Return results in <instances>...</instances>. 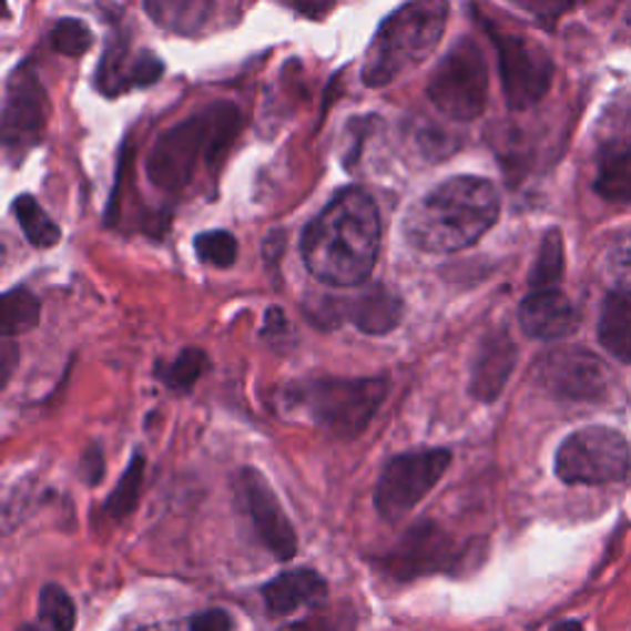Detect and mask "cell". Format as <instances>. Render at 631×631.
Returning a JSON list of instances; mask_svg holds the SVG:
<instances>
[{
    "instance_id": "cell-27",
    "label": "cell",
    "mask_w": 631,
    "mask_h": 631,
    "mask_svg": "<svg viewBox=\"0 0 631 631\" xmlns=\"http://www.w3.org/2000/svg\"><path fill=\"white\" fill-rule=\"evenodd\" d=\"M141 481H143V457H141V454H136V457L131 459L124 476H121V484L116 486L114 493L109 496L104 511L112 516L114 520H121V518L134 511L136 503H139Z\"/></svg>"
},
{
    "instance_id": "cell-24",
    "label": "cell",
    "mask_w": 631,
    "mask_h": 631,
    "mask_svg": "<svg viewBox=\"0 0 631 631\" xmlns=\"http://www.w3.org/2000/svg\"><path fill=\"white\" fill-rule=\"evenodd\" d=\"M207 356L201 348H185L173 363H159L156 375L175 393L193 390V385L203 378L207 370Z\"/></svg>"
},
{
    "instance_id": "cell-26",
    "label": "cell",
    "mask_w": 631,
    "mask_h": 631,
    "mask_svg": "<svg viewBox=\"0 0 631 631\" xmlns=\"http://www.w3.org/2000/svg\"><path fill=\"white\" fill-rule=\"evenodd\" d=\"M38 619L42 631H72L74 629V604L70 594L60 584H45L40 590Z\"/></svg>"
},
{
    "instance_id": "cell-12",
    "label": "cell",
    "mask_w": 631,
    "mask_h": 631,
    "mask_svg": "<svg viewBox=\"0 0 631 631\" xmlns=\"http://www.w3.org/2000/svg\"><path fill=\"white\" fill-rule=\"evenodd\" d=\"M240 496L264 546L279 560H292L298 548L296 530L267 479L259 471L245 469L240 474Z\"/></svg>"
},
{
    "instance_id": "cell-34",
    "label": "cell",
    "mask_w": 631,
    "mask_h": 631,
    "mask_svg": "<svg viewBox=\"0 0 631 631\" xmlns=\"http://www.w3.org/2000/svg\"><path fill=\"white\" fill-rule=\"evenodd\" d=\"M302 631H340V624L328 622V619H316V622L314 619H308V624L302 627ZM346 631H350V627Z\"/></svg>"
},
{
    "instance_id": "cell-17",
    "label": "cell",
    "mask_w": 631,
    "mask_h": 631,
    "mask_svg": "<svg viewBox=\"0 0 631 631\" xmlns=\"http://www.w3.org/2000/svg\"><path fill=\"white\" fill-rule=\"evenodd\" d=\"M163 74V62L161 58L151 52H141L139 58H129L124 45H116L114 50H109L104 54L102 68L96 72L99 86L102 92L114 96L124 94L134 86H151L153 82H159Z\"/></svg>"
},
{
    "instance_id": "cell-14",
    "label": "cell",
    "mask_w": 631,
    "mask_h": 631,
    "mask_svg": "<svg viewBox=\"0 0 631 631\" xmlns=\"http://www.w3.org/2000/svg\"><path fill=\"white\" fill-rule=\"evenodd\" d=\"M454 560H457L454 540L435 523H423L400 540V546L387 558V568L397 578H413V574L417 578V574L447 570Z\"/></svg>"
},
{
    "instance_id": "cell-18",
    "label": "cell",
    "mask_w": 631,
    "mask_h": 631,
    "mask_svg": "<svg viewBox=\"0 0 631 631\" xmlns=\"http://www.w3.org/2000/svg\"><path fill=\"white\" fill-rule=\"evenodd\" d=\"M264 602L274 614H292L302 607H314L326 600L328 584L314 570H289L276 574L264 584Z\"/></svg>"
},
{
    "instance_id": "cell-31",
    "label": "cell",
    "mask_w": 631,
    "mask_h": 631,
    "mask_svg": "<svg viewBox=\"0 0 631 631\" xmlns=\"http://www.w3.org/2000/svg\"><path fill=\"white\" fill-rule=\"evenodd\" d=\"M511 3L523 8L526 13L533 16L548 30L556 28L558 20L574 8V0H511Z\"/></svg>"
},
{
    "instance_id": "cell-28",
    "label": "cell",
    "mask_w": 631,
    "mask_h": 631,
    "mask_svg": "<svg viewBox=\"0 0 631 631\" xmlns=\"http://www.w3.org/2000/svg\"><path fill=\"white\" fill-rule=\"evenodd\" d=\"M195 252L201 262L213 264V267L227 269L237 259V240L225 230L203 232L195 237Z\"/></svg>"
},
{
    "instance_id": "cell-7",
    "label": "cell",
    "mask_w": 631,
    "mask_h": 631,
    "mask_svg": "<svg viewBox=\"0 0 631 631\" xmlns=\"http://www.w3.org/2000/svg\"><path fill=\"white\" fill-rule=\"evenodd\" d=\"M631 469L629 441L602 425L572 431L556 454L558 479L570 486H604L627 479Z\"/></svg>"
},
{
    "instance_id": "cell-10",
    "label": "cell",
    "mask_w": 631,
    "mask_h": 631,
    "mask_svg": "<svg viewBox=\"0 0 631 631\" xmlns=\"http://www.w3.org/2000/svg\"><path fill=\"white\" fill-rule=\"evenodd\" d=\"M536 383L558 400L590 403L607 393L604 363L587 348H552L536 363Z\"/></svg>"
},
{
    "instance_id": "cell-29",
    "label": "cell",
    "mask_w": 631,
    "mask_h": 631,
    "mask_svg": "<svg viewBox=\"0 0 631 631\" xmlns=\"http://www.w3.org/2000/svg\"><path fill=\"white\" fill-rule=\"evenodd\" d=\"M50 42L54 50L68 54V58H82V54L90 52L94 38H92V30L86 28L82 20L64 18L52 28Z\"/></svg>"
},
{
    "instance_id": "cell-1",
    "label": "cell",
    "mask_w": 631,
    "mask_h": 631,
    "mask_svg": "<svg viewBox=\"0 0 631 631\" xmlns=\"http://www.w3.org/2000/svg\"><path fill=\"white\" fill-rule=\"evenodd\" d=\"M380 252V215L370 193L346 187L308 223L302 254L308 272L328 286H358Z\"/></svg>"
},
{
    "instance_id": "cell-4",
    "label": "cell",
    "mask_w": 631,
    "mask_h": 631,
    "mask_svg": "<svg viewBox=\"0 0 631 631\" xmlns=\"http://www.w3.org/2000/svg\"><path fill=\"white\" fill-rule=\"evenodd\" d=\"M240 112L230 102L207 106L156 141L149 153V179L161 191H183L201 163H217L237 136Z\"/></svg>"
},
{
    "instance_id": "cell-6",
    "label": "cell",
    "mask_w": 631,
    "mask_h": 631,
    "mask_svg": "<svg viewBox=\"0 0 631 631\" xmlns=\"http://www.w3.org/2000/svg\"><path fill=\"white\" fill-rule=\"evenodd\" d=\"M427 94L447 119H479L489 99V64L479 42L461 38L431 72Z\"/></svg>"
},
{
    "instance_id": "cell-22",
    "label": "cell",
    "mask_w": 631,
    "mask_h": 631,
    "mask_svg": "<svg viewBox=\"0 0 631 631\" xmlns=\"http://www.w3.org/2000/svg\"><path fill=\"white\" fill-rule=\"evenodd\" d=\"M564 274V242L560 230H550L546 237H542L540 252L533 264V272H530V289L542 292V289H556Z\"/></svg>"
},
{
    "instance_id": "cell-9",
    "label": "cell",
    "mask_w": 631,
    "mask_h": 631,
    "mask_svg": "<svg viewBox=\"0 0 631 631\" xmlns=\"http://www.w3.org/2000/svg\"><path fill=\"white\" fill-rule=\"evenodd\" d=\"M449 464L451 454L447 449L409 451L395 457L380 474L378 489H375V506L380 516L387 520L407 516L435 489Z\"/></svg>"
},
{
    "instance_id": "cell-35",
    "label": "cell",
    "mask_w": 631,
    "mask_h": 631,
    "mask_svg": "<svg viewBox=\"0 0 631 631\" xmlns=\"http://www.w3.org/2000/svg\"><path fill=\"white\" fill-rule=\"evenodd\" d=\"M548 631H584V627L580 622H574V619H564V622L556 624L552 629Z\"/></svg>"
},
{
    "instance_id": "cell-13",
    "label": "cell",
    "mask_w": 631,
    "mask_h": 631,
    "mask_svg": "<svg viewBox=\"0 0 631 631\" xmlns=\"http://www.w3.org/2000/svg\"><path fill=\"white\" fill-rule=\"evenodd\" d=\"M308 314L320 324H340L353 320L360 330L383 336L393 330L403 318V302L383 286L346 298H318V306H308Z\"/></svg>"
},
{
    "instance_id": "cell-19",
    "label": "cell",
    "mask_w": 631,
    "mask_h": 631,
    "mask_svg": "<svg viewBox=\"0 0 631 631\" xmlns=\"http://www.w3.org/2000/svg\"><path fill=\"white\" fill-rule=\"evenodd\" d=\"M143 8L159 28L193 38L207 26L215 0H143Z\"/></svg>"
},
{
    "instance_id": "cell-16",
    "label": "cell",
    "mask_w": 631,
    "mask_h": 631,
    "mask_svg": "<svg viewBox=\"0 0 631 631\" xmlns=\"http://www.w3.org/2000/svg\"><path fill=\"white\" fill-rule=\"evenodd\" d=\"M520 326L530 338L538 340H560L578 330V312L572 302L558 289L533 292L520 304Z\"/></svg>"
},
{
    "instance_id": "cell-30",
    "label": "cell",
    "mask_w": 631,
    "mask_h": 631,
    "mask_svg": "<svg viewBox=\"0 0 631 631\" xmlns=\"http://www.w3.org/2000/svg\"><path fill=\"white\" fill-rule=\"evenodd\" d=\"M607 276L619 294L631 296V235L617 242L607 257Z\"/></svg>"
},
{
    "instance_id": "cell-20",
    "label": "cell",
    "mask_w": 631,
    "mask_h": 631,
    "mask_svg": "<svg viewBox=\"0 0 631 631\" xmlns=\"http://www.w3.org/2000/svg\"><path fill=\"white\" fill-rule=\"evenodd\" d=\"M594 191L607 203L631 205V143H607L600 151Z\"/></svg>"
},
{
    "instance_id": "cell-33",
    "label": "cell",
    "mask_w": 631,
    "mask_h": 631,
    "mask_svg": "<svg viewBox=\"0 0 631 631\" xmlns=\"http://www.w3.org/2000/svg\"><path fill=\"white\" fill-rule=\"evenodd\" d=\"M336 0H296V8L302 10L304 16L320 20L330 13V8H334Z\"/></svg>"
},
{
    "instance_id": "cell-25",
    "label": "cell",
    "mask_w": 631,
    "mask_h": 631,
    "mask_svg": "<svg viewBox=\"0 0 631 631\" xmlns=\"http://www.w3.org/2000/svg\"><path fill=\"white\" fill-rule=\"evenodd\" d=\"M42 316V306L28 289H13L3 296V334L18 336L35 328Z\"/></svg>"
},
{
    "instance_id": "cell-23",
    "label": "cell",
    "mask_w": 631,
    "mask_h": 631,
    "mask_svg": "<svg viewBox=\"0 0 631 631\" xmlns=\"http://www.w3.org/2000/svg\"><path fill=\"white\" fill-rule=\"evenodd\" d=\"M16 217H18V223L20 227H23L26 232V237L30 245H35V247H54L60 242L62 237V232L60 227L52 223L50 215L42 210L38 203H35V197L32 195H20L16 205Z\"/></svg>"
},
{
    "instance_id": "cell-32",
    "label": "cell",
    "mask_w": 631,
    "mask_h": 631,
    "mask_svg": "<svg viewBox=\"0 0 631 631\" xmlns=\"http://www.w3.org/2000/svg\"><path fill=\"white\" fill-rule=\"evenodd\" d=\"M191 631H232V617L225 609H207V612L193 617Z\"/></svg>"
},
{
    "instance_id": "cell-15",
    "label": "cell",
    "mask_w": 631,
    "mask_h": 631,
    "mask_svg": "<svg viewBox=\"0 0 631 631\" xmlns=\"http://www.w3.org/2000/svg\"><path fill=\"white\" fill-rule=\"evenodd\" d=\"M518 360V346L508 330L498 328L481 340L471 365V395L481 403H491L503 393Z\"/></svg>"
},
{
    "instance_id": "cell-8",
    "label": "cell",
    "mask_w": 631,
    "mask_h": 631,
    "mask_svg": "<svg viewBox=\"0 0 631 631\" xmlns=\"http://www.w3.org/2000/svg\"><path fill=\"white\" fill-rule=\"evenodd\" d=\"M486 30L498 52V70L506 102L511 109H528L538 104L552 82V60L538 42L513 30L493 28L486 20Z\"/></svg>"
},
{
    "instance_id": "cell-21",
    "label": "cell",
    "mask_w": 631,
    "mask_h": 631,
    "mask_svg": "<svg viewBox=\"0 0 631 631\" xmlns=\"http://www.w3.org/2000/svg\"><path fill=\"white\" fill-rule=\"evenodd\" d=\"M597 338L609 356L631 363V296L614 292L604 298Z\"/></svg>"
},
{
    "instance_id": "cell-2",
    "label": "cell",
    "mask_w": 631,
    "mask_h": 631,
    "mask_svg": "<svg viewBox=\"0 0 631 631\" xmlns=\"http://www.w3.org/2000/svg\"><path fill=\"white\" fill-rule=\"evenodd\" d=\"M498 213L501 197L493 183L476 175H457L409 207L405 237L423 252H459L476 245L496 225Z\"/></svg>"
},
{
    "instance_id": "cell-11",
    "label": "cell",
    "mask_w": 631,
    "mask_h": 631,
    "mask_svg": "<svg viewBox=\"0 0 631 631\" xmlns=\"http://www.w3.org/2000/svg\"><path fill=\"white\" fill-rule=\"evenodd\" d=\"M48 124V96L30 68H20L8 82L3 109V139L8 153L38 146Z\"/></svg>"
},
{
    "instance_id": "cell-36",
    "label": "cell",
    "mask_w": 631,
    "mask_h": 631,
    "mask_svg": "<svg viewBox=\"0 0 631 631\" xmlns=\"http://www.w3.org/2000/svg\"><path fill=\"white\" fill-rule=\"evenodd\" d=\"M18 631H38V629H35V627H30V624H26V627H20Z\"/></svg>"
},
{
    "instance_id": "cell-3",
    "label": "cell",
    "mask_w": 631,
    "mask_h": 631,
    "mask_svg": "<svg viewBox=\"0 0 631 631\" xmlns=\"http://www.w3.org/2000/svg\"><path fill=\"white\" fill-rule=\"evenodd\" d=\"M447 18V0H407L403 8H397L375 32L365 54V86L380 90L429 60L445 35Z\"/></svg>"
},
{
    "instance_id": "cell-5",
    "label": "cell",
    "mask_w": 631,
    "mask_h": 631,
    "mask_svg": "<svg viewBox=\"0 0 631 631\" xmlns=\"http://www.w3.org/2000/svg\"><path fill=\"white\" fill-rule=\"evenodd\" d=\"M385 395L387 383L375 378L308 380L294 387L292 405L330 435L353 439L370 425Z\"/></svg>"
}]
</instances>
